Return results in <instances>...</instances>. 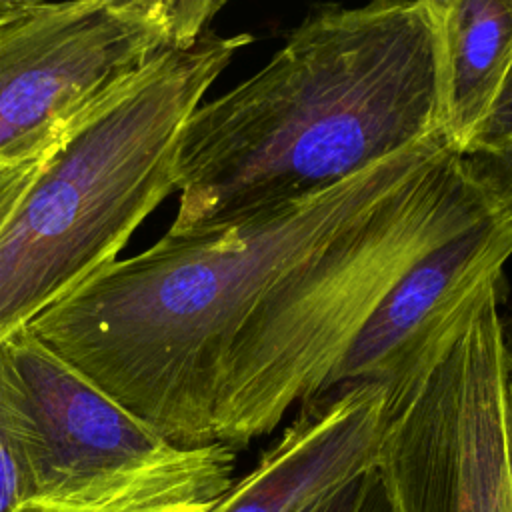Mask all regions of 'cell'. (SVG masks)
Masks as SVG:
<instances>
[{
    "mask_svg": "<svg viewBox=\"0 0 512 512\" xmlns=\"http://www.w3.org/2000/svg\"><path fill=\"white\" fill-rule=\"evenodd\" d=\"M452 148L444 134L342 184L226 226L166 232L112 260L28 326L166 442H214L228 352L264 296L344 228Z\"/></svg>",
    "mask_w": 512,
    "mask_h": 512,
    "instance_id": "obj_1",
    "label": "cell"
},
{
    "mask_svg": "<svg viewBox=\"0 0 512 512\" xmlns=\"http://www.w3.org/2000/svg\"><path fill=\"white\" fill-rule=\"evenodd\" d=\"M440 132L428 0L316 6L258 72L188 116L168 232L294 204Z\"/></svg>",
    "mask_w": 512,
    "mask_h": 512,
    "instance_id": "obj_2",
    "label": "cell"
},
{
    "mask_svg": "<svg viewBox=\"0 0 512 512\" xmlns=\"http://www.w3.org/2000/svg\"><path fill=\"white\" fill-rule=\"evenodd\" d=\"M248 32L166 52L72 128L0 228V340L116 260L176 190L182 128Z\"/></svg>",
    "mask_w": 512,
    "mask_h": 512,
    "instance_id": "obj_3",
    "label": "cell"
},
{
    "mask_svg": "<svg viewBox=\"0 0 512 512\" xmlns=\"http://www.w3.org/2000/svg\"><path fill=\"white\" fill-rule=\"evenodd\" d=\"M492 210L468 160L446 148L288 272L228 352L214 442L244 448L270 434L296 402L316 398L390 288L420 258Z\"/></svg>",
    "mask_w": 512,
    "mask_h": 512,
    "instance_id": "obj_4",
    "label": "cell"
},
{
    "mask_svg": "<svg viewBox=\"0 0 512 512\" xmlns=\"http://www.w3.org/2000/svg\"><path fill=\"white\" fill-rule=\"evenodd\" d=\"M0 424L28 502L98 504L168 484L234 480L236 450L166 442L30 326L0 340Z\"/></svg>",
    "mask_w": 512,
    "mask_h": 512,
    "instance_id": "obj_5",
    "label": "cell"
},
{
    "mask_svg": "<svg viewBox=\"0 0 512 512\" xmlns=\"http://www.w3.org/2000/svg\"><path fill=\"white\" fill-rule=\"evenodd\" d=\"M222 0H30L0 26V162L48 154L166 52L196 44Z\"/></svg>",
    "mask_w": 512,
    "mask_h": 512,
    "instance_id": "obj_6",
    "label": "cell"
},
{
    "mask_svg": "<svg viewBox=\"0 0 512 512\" xmlns=\"http://www.w3.org/2000/svg\"><path fill=\"white\" fill-rule=\"evenodd\" d=\"M508 374L494 286L448 356L388 414L376 470L392 512H512Z\"/></svg>",
    "mask_w": 512,
    "mask_h": 512,
    "instance_id": "obj_7",
    "label": "cell"
},
{
    "mask_svg": "<svg viewBox=\"0 0 512 512\" xmlns=\"http://www.w3.org/2000/svg\"><path fill=\"white\" fill-rule=\"evenodd\" d=\"M510 256L512 220L496 210L428 252L380 300L320 394L378 384L390 414L448 356Z\"/></svg>",
    "mask_w": 512,
    "mask_h": 512,
    "instance_id": "obj_8",
    "label": "cell"
},
{
    "mask_svg": "<svg viewBox=\"0 0 512 512\" xmlns=\"http://www.w3.org/2000/svg\"><path fill=\"white\" fill-rule=\"evenodd\" d=\"M386 426L382 386L332 388L300 404L298 418L210 512H302L378 466Z\"/></svg>",
    "mask_w": 512,
    "mask_h": 512,
    "instance_id": "obj_9",
    "label": "cell"
},
{
    "mask_svg": "<svg viewBox=\"0 0 512 512\" xmlns=\"http://www.w3.org/2000/svg\"><path fill=\"white\" fill-rule=\"evenodd\" d=\"M438 42L440 122L468 156L512 74V0H428Z\"/></svg>",
    "mask_w": 512,
    "mask_h": 512,
    "instance_id": "obj_10",
    "label": "cell"
},
{
    "mask_svg": "<svg viewBox=\"0 0 512 512\" xmlns=\"http://www.w3.org/2000/svg\"><path fill=\"white\" fill-rule=\"evenodd\" d=\"M228 488L230 484L222 482H184L98 504L26 502L20 512H210L212 504Z\"/></svg>",
    "mask_w": 512,
    "mask_h": 512,
    "instance_id": "obj_11",
    "label": "cell"
},
{
    "mask_svg": "<svg viewBox=\"0 0 512 512\" xmlns=\"http://www.w3.org/2000/svg\"><path fill=\"white\" fill-rule=\"evenodd\" d=\"M492 208L512 220V138L464 156Z\"/></svg>",
    "mask_w": 512,
    "mask_h": 512,
    "instance_id": "obj_12",
    "label": "cell"
},
{
    "mask_svg": "<svg viewBox=\"0 0 512 512\" xmlns=\"http://www.w3.org/2000/svg\"><path fill=\"white\" fill-rule=\"evenodd\" d=\"M302 512H392L378 470H370L348 484L324 494Z\"/></svg>",
    "mask_w": 512,
    "mask_h": 512,
    "instance_id": "obj_13",
    "label": "cell"
},
{
    "mask_svg": "<svg viewBox=\"0 0 512 512\" xmlns=\"http://www.w3.org/2000/svg\"><path fill=\"white\" fill-rule=\"evenodd\" d=\"M54 150V148H52ZM50 154V152H48ZM24 158V160H6L0 162V228L36 178L38 170L42 168L46 156Z\"/></svg>",
    "mask_w": 512,
    "mask_h": 512,
    "instance_id": "obj_14",
    "label": "cell"
},
{
    "mask_svg": "<svg viewBox=\"0 0 512 512\" xmlns=\"http://www.w3.org/2000/svg\"><path fill=\"white\" fill-rule=\"evenodd\" d=\"M28 502L22 464L0 424V512H20Z\"/></svg>",
    "mask_w": 512,
    "mask_h": 512,
    "instance_id": "obj_15",
    "label": "cell"
},
{
    "mask_svg": "<svg viewBox=\"0 0 512 512\" xmlns=\"http://www.w3.org/2000/svg\"><path fill=\"white\" fill-rule=\"evenodd\" d=\"M512 138V74L488 118V124L470 154ZM468 154V156H470Z\"/></svg>",
    "mask_w": 512,
    "mask_h": 512,
    "instance_id": "obj_16",
    "label": "cell"
},
{
    "mask_svg": "<svg viewBox=\"0 0 512 512\" xmlns=\"http://www.w3.org/2000/svg\"><path fill=\"white\" fill-rule=\"evenodd\" d=\"M504 446H506V460H508L510 482H512V368H510L506 390H504Z\"/></svg>",
    "mask_w": 512,
    "mask_h": 512,
    "instance_id": "obj_17",
    "label": "cell"
},
{
    "mask_svg": "<svg viewBox=\"0 0 512 512\" xmlns=\"http://www.w3.org/2000/svg\"><path fill=\"white\" fill-rule=\"evenodd\" d=\"M506 344H508V354H510V368H512V326H510V332L506 330Z\"/></svg>",
    "mask_w": 512,
    "mask_h": 512,
    "instance_id": "obj_18",
    "label": "cell"
}]
</instances>
